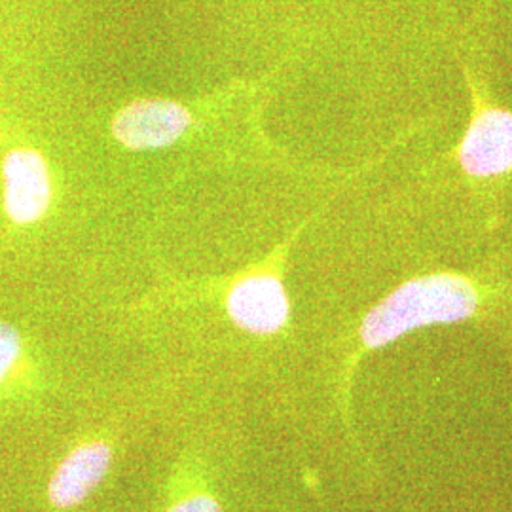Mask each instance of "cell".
Segmentation results:
<instances>
[{"label":"cell","instance_id":"6da1fadb","mask_svg":"<svg viewBox=\"0 0 512 512\" xmlns=\"http://www.w3.org/2000/svg\"><path fill=\"white\" fill-rule=\"evenodd\" d=\"M478 310V291L465 275L454 272L420 275L366 313L361 340L366 348H384L412 330L458 323Z\"/></svg>","mask_w":512,"mask_h":512},{"label":"cell","instance_id":"7a4b0ae2","mask_svg":"<svg viewBox=\"0 0 512 512\" xmlns=\"http://www.w3.org/2000/svg\"><path fill=\"white\" fill-rule=\"evenodd\" d=\"M471 86L473 110L459 141L456 160L476 181H494L512 173V110L492 105Z\"/></svg>","mask_w":512,"mask_h":512},{"label":"cell","instance_id":"3957f363","mask_svg":"<svg viewBox=\"0 0 512 512\" xmlns=\"http://www.w3.org/2000/svg\"><path fill=\"white\" fill-rule=\"evenodd\" d=\"M2 198L8 219L29 226L42 219L52 203V175L44 156L33 148H16L2 162Z\"/></svg>","mask_w":512,"mask_h":512},{"label":"cell","instance_id":"277c9868","mask_svg":"<svg viewBox=\"0 0 512 512\" xmlns=\"http://www.w3.org/2000/svg\"><path fill=\"white\" fill-rule=\"evenodd\" d=\"M192 124V112L175 101L141 99L118 112L112 135L131 150H156L175 145Z\"/></svg>","mask_w":512,"mask_h":512},{"label":"cell","instance_id":"5b68a950","mask_svg":"<svg viewBox=\"0 0 512 512\" xmlns=\"http://www.w3.org/2000/svg\"><path fill=\"white\" fill-rule=\"evenodd\" d=\"M226 310L239 329L264 336L287 325L291 304L277 275L255 274L239 279L230 289Z\"/></svg>","mask_w":512,"mask_h":512},{"label":"cell","instance_id":"8992f818","mask_svg":"<svg viewBox=\"0 0 512 512\" xmlns=\"http://www.w3.org/2000/svg\"><path fill=\"white\" fill-rule=\"evenodd\" d=\"M112 452L105 442H88L65 459L50 482L48 495L57 509H71L82 503L103 482Z\"/></svg>","mask_w":512,"mask_h":512},{"label":"cell","instance_id":"52a82bcc","mask_svg":"<svg viewBox=\"0 0 512 512\" xmlns=\"http://www.w3.org/2000/svg\"><path fill=\"white\" fill-rule=\"evenodd\" d=\"M21 355V338L18 330L8 323H0V382L18 365Z\"/></svg>","mask_w":512,"mask_h":512},{"label":"cell","instance_id":"ba28073f","mask_svg":"<svg viewBox=\"0 0 512 512\" xmlns=\"http://www.w3.org/2000/svg\"><path fill=\"white\" fill-rule=\"evenodd\" d=\"M167 512H222L219 503L209 495H196L173 505Z\"/></svg>","mask_w":512,"mask_h":512}]
</instances>
